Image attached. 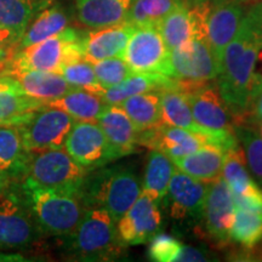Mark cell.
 Returning <instances> with one entry per match:
<instances>
[{
	"label": "cell",
	"instance_id": "cell-1",
	"mask_svg": "<svg viewBox=\"0 0 262 262\" xmlns=\"http://www.w3.org/2000/svg\"><path fill=\"white\" fill-rule=\"evenodd\" d=\"M261 49L262 3H258L245 11L237 34L225 49L217 75L219 93L234 116V124L249 113Z\"/></svg>",
	"mask_w": 262,
	"mask_h": 262
},
{
	"label": "cell",
	"instance_id": "cell-2",
	"mask_svg": "<svg viewBox=\"0 0 262 262\" xmlns=\"http://www.w3.org/2000/svg\"><path fill=\"white\" fill-rule=\"evenodd\" d=\"M142 192L134 170L124 165L97 168L88 171L79 198L85 209H104L116 222L119 220Z\"/></svg>",
	"mask_w": 262,
	"mask_h": 262
},
{
	"label": "cell",
	"instance_id": "cell-3",
	"mask_svg": "<svg viewBox=\"0 0 262 262\" xmlns=\"http://www.w3.org/2000/svg\"><path fill=\"white\" fill-rule=\"evenodd\" d=\"M16 183L42 235L67 237L73 233L86 210L79 196L40 187L26 180Z\"/></svg>",
	"mask_w": 262,
	"mask_h": 262
},
{
	"label": "cell",
	"instance_id": "cell-4",
	"mask_svg": "<svg viewBox=\"0 0 262 262\" xmlns=\"http://www.w3.org/2000/svg\"><path fill=\"white\" fill-rule=\"evenodd\" d=\"M71 256L79 261H110L119 257L125 245L117 234V222L107 210H85L80 224L67 235Z\"/></svg>",
	"mask_w": 262,
	"mask_h": 262
},
{
	"label": "cell",
	"instance_id": "cell-5",
	"mask_svg": "<svg viewBox=\"0 0 262 262\" xmlns=\"http://www.w3.org/2000/svg\"><path fill=\"white\" fill-rule=\"evenodd\" d=\"M84 35L67 27L37 44L17 49L6 60L3 74L14 70H34L61 74L62 67L84 58Z\"/></svg>",
	"mask_w": 262,
	"mask_h": 262
},
{
	"label": "cell",
	"instance_id": "cell-6",
	"mask_svg": "<svg viewBox=\"0 0 262 262\" xmlns=\"http://www.w3.org/2000/svg\"><path fill=\"white\" fill-rule=\"evenodd\" d=\"M220 64L206 38V21L193 19V38L170 51L168 77L179 89L217 79Z\"/></svg>",
	"mask_w": 262,
	"mask_h": 262
},
{
	"label": "cell",
	"instance_id": "cell-7",
	"mask_svg": "<svg viewBox=\"0 0 262 262\" xmlns=\"http://www.w3.org/2000/svg\"><path fill=\"white\" fill-rule=\"evenodd\" d=\"M88 170L79 165L64 148H48L28 152L22 180L40 187L79 196Z\"/></svg>",
	"mask_w": 262,
	"mask_h": 262
},
{
	"label": "cell",
	"instance_id": "cell-8",
	"mask_svg": "<svg viewBox=\"0 0 262 262\" xmlns=\"http://www.w3.org/2000/svg\"><path fill=\"white\" fill-rule=\"evenodd\" d=\"M182 91L187 96L194 120L210 134L212 145L220 147L225 152L238 145L234 123L231 120L232 112L217 88L206 83Z\"/></svg>",
	"mask_w": 262,
	"mask_h": 262
},
{
	"label": "cell",
	"instance_id": "cell-9",
	"mask_svg": "<svg viewBox=\"0 0 262 262\" xmlns=\"http://www.w3.org/2000/svg\"><path fill=\"white\" fill-rule=\"evenodd\" d=\"M40 237L41 232L14 182L0 196V250H26Z\"/></svg>",
	"mask_w": 262,
	"mask_h": 262
},
{
	"label": "cell",
	"instance_id": "cell-10",
	"mask_svg": "<svg viewBox=\"0 0 262 262\" xmlns=\"http://www.w3.org/2000/svg\"><path fill=\"white\" fill-rule=\"evenodd\" d=\"M74 123V118L64 111L44 104L17 127L26 150L34 152L48 148H63Z\"/></svg>",
	"mask_w": 262,
	"mask_h": 262
},
{
	"label": "cell",
	"instance_id": "cell-11",
	"mask_svg": "<svg viewBox=\"0 0 262 262\" xmlns=\"http://www.w3.org/2000/svg\"><path fill=\"white\" fill-rule=\"evenodd\" d=\"M63 148L88 171L106 166L117 159L102 129L95 122H75Z\"/></svg>",
	"mask_w": 262,
	"mask_h": 262
},
{
	"label": "cell",
	"instance_id": "cell-12",
	"mask_svg": "<svg viewBox=\"0 0 262 262\" xmlns=\"http://www.w3.org/2000/svg\"><path fill=\"white\" fill-rule=\"evenodd\" d=\"M169 54L157 27H137L127 41L123 58L134 73H159L168 77Z\"/></svg>",
	"mask_w": 262,
	"mask_h": 262
},
{
	"label": "cell",
	"instance_id": "cell-13",
	"mask_svg": "<svg viewBox=\"0 0 262 262\" xmlns=\"http://www.w3.org/2000/svg\"><path fill=\"white\" fill-rule=\"evenodd\" d=\"M208 188L209 183L198 181L175 169L162 203L173 220L199 221L203 219Z\"/></svg>",
	"mask_w": 262,
	"mask_h": 262
},
{
	"label": "cell",
	"instance_id": "cell-14",
	"mask_svg": "<svg viewBox=\"0 0 262 262\" xmlns=\"http://www.w3.org/2000/svg\"><path fill=\"white\" fill-rule=\"evenodd\" d=\"M159 203L141 192L129 210L117 221V234L123 245L149 243L162 228V212Z\"/></svg>",
	"mask_w": 262,
	"mask_h": 262
},
{
	"label": "cell",
	"instance_id": "cell-15",
	"mask_svg": "<svg viewBox=\"0 0 262 262\" xmlns=\"http://www.w3.org/2000/svg\"><path fill=\"white\" fill-rule=\"evenodd\" d=\"M245 11V4L241 0H216L211 4L206 19V38L219 64L226 47L237 34Z\"/></svg>",
	"mask_w": 262,
	"mask_h": 262
},
{
	"label": "cell",
	"instance_id": "cell-16",
	"mask_svg": "<svg viewBox=\"0 0 262 262\" xmlns=\"http://www.w3.org/2000/svg\"><path fill=\"white\" fill-rule=\"evenodd\" d=\"M235 206L231 189L220 178L209 183L206 192L203 219L208 234L220 244H228L229 229L233 222Z\"/></svg>",
	"mask_w": 262,
	"mask_h": 262
},
{
	"label": "cell",
	"instance_id": "cell-17",
	"mask_svg": "<svg viewBox=\"0 0 262 262\" xmlns=\"http://www.w3.org/2000/svg\"><path fill=\"white\" fill-rule=\"evenodd\" d=\"M139 145L149 149L162 150L170 159L175 160L210 143L204 137L188 130L160 124L152 129L140 131Z\"/></svg>",
	"mask_w": 262,
	"mask_h": 262
},
{
	"label": "cell",
	"instance_id": "cell-18",
	"mask_svg": "<svg viewBox=\"0 0 262 262\" xmlns=\"http://www.w3.org/2000/svg\"><path fill=\"white\" fill-rule=\"evenodd\" d=\"M117 159L135 152L140 131L120 106L107 104L97 119Z\"/></svg>",
	"mask_w": 262,
	"mask_h": 262
},
{
	"label": "cell",
	"instance_id": "cell-19",
	"mask_svg": "<svg viewBox=\"0 0 262 262\" xmlns=\"http://www.w3.org/2000/svg\"><path fill=\"white\" fill-rule=\"evenodd\" d=\"M134 29V26L122 24L86 33L84 35V58L95 63L111 57H123Z\"/></svg>",
	"mask_w": 262,
	"mask_h": 262
},
{
	"label": "cell",
	"instance_id": "cell-20",
	"mask_svg": "<svg viewBox=\"0 0 262 262\" xmlns=\"http://www.w3.org/2000/svg\"><path fill=\"white\" fill-rule=\"evenodd\" d=\"M3 75L15 78L27 96L48 103L74 89L61 74L34 70H14Z\"/></svg>",
	"mask_w": 262,
	"mask_h": 262
},
{
	"label": "cell",
	"instance_id": "cell-21",
	"mask_svg": "<svg viewBox=\"0 0 262 262\" xmlns=\"http://www.w3.org/2000/svg\"><path fill=\"white\" fill-rule=\"evenodd\" d=\"M41 106L44 103L22 91L15 78L0 77V126H19Z\"/></svg>",
	"mask_w": 262,
	"mask_h": 262
},
{
	"label": "cell",
	"instance_id": "cell-22",
	"mask_svg": "<svg viewBox=\"0 0 262 262\" xmlns=\"http://www.w3.org/2000/svg\"><path fill=\"white\" fill-rule=\"evenodd\" d=\"M133 0H75L77 18L91 29L126 24Z\"/></svg>",
	"mask_w": 262,
	"mask_h": 262
},
{
	"label": "cell",
	"instance_id": "cell-23",
	"mask_svg": "<svg viewBox=\"0 0 262 262\" xmlns=\"http://www.w3.org/2000/svg\"><path fill=\"white\" fill-rule=\"evenodd\" d=\"M159 94L160 100H162L163 124L191 131L193 134L204 137L212 145L210 134L205 127L201 126L195 122L187 96L182 90L179 89L178 85L159 90Z\"/></svg>",
	"mask_w": 262,
	"mask_h": 262
},
{
	"label": "cell",
	"instance_id": "cell-24",
	"mask_svg": "<svg viewBox=\"0 0 262 262\" xmlns=\"http://www.w3.org/2000/svg\"><path fill=\"white\" fill-rule=\"evenodd\" d=\"M225 150L214 145H204L193 153L172 160L175 166L198 181L211 183L221 178Z\"/></svg>",
	"mask_w": 262,
	"mask_h": 262
},
{
	"label": "cell",
	"instance_id": "cell-25",
	"mask_svg": "<svg viewBox=\"0 0 262 262\" xmlns=\"http://www.w3.org/2000/svg\"><path fill=\"white\" fill-rule=\"evenodd\" d=\"M176 80L159 73H133L114 86L108 88L102 95L107 104L119 106L127 97L148 91H159L165 88L176 86Z\"/></svg>",
	"mask_w": 262,
	"mask_h": 262
},
{
	"label": "cell",
	"instance_id": "cell-26",
	"mask_svg": "<svg viewBox=\"0 0 262 262\" xmlns=\"http://www.w3.org/2000/svg\"><path fill=\"white\" fill-rule=\"evenodd\" d=\"M45 104L64 111L74 118L75 122H97L98 117L107 107L101 95L78 88Z\"/></svg>",
	"mask_w": 262,
	"mask_h": 262
},
{
	"label": "cell",
	"instance_id": "cell-27",
	"mask_svg": "<svg viewBox=\"0 0 262 262\" xmlns=\"http://www.w3.org/2000/svg\"><path fill=\"white\" fill-rule=\"evenodd\" d=\"M139 131L163 124L162 100L159 91H148L127 97L119 104Z\"/></svg>",
	"mask_w": 262,
	"mask_h": 262
},
{
	"label": "cell",
	"instance_id": "cell-28",
	"mask_svg": "<svg viewBox=\"0 0 262 262\" xmlns=\"http://www.w3.org/2000/svg\"><path fill=\"white\" fill-rule=\"evenodd\" d=\"M28 152L17 126H0V170L15 182L24 178Z\"/></svg>",
	"mask_w": 262,
	"mask_h": 262
},
{
	"label": "cell",
	"instance_id": "cell-29",
	"mask_svg": "<svg viewBox=\"0 0 262 262\" xmlns=\"http://www.w3.org/2000/svg\"><path fill=\"white\" fill-rule=\"evenodd\" d=\"M173 170L175 164L165 153L158 149H150L145 166L142 192L162 203L168 191Z\"/></svg>",
	"mask_w": 262,
	"mask_h": 262
},
{
	"label": "cell",
	"instance_id": "cell-30",
	"mask_svg": "<svg viewBox=\"0 0 262 262\" xmlns=\"http://www.w3.org/2000/svg\"><path fill=\"white\" fill-rule=\"evenodd\" d=\"M70 15L67 10L60 5H54L45 9L35 21L27 27L19 40L18 49L37 44L45 39L56 35L68 27Z\"/></svg>",
	"mask_w": 262,
	"mask_h": 262
},
{
	"label": "cell",
	"instance_id": "cell-31",
	"mask_svg": "<svg viewBox=\"0 0 262 262\" xmlns=\"http://www.w3.org/2000/svg\"><path fill=\"white\" fill-rule=\"evenodd\" d=\"M169 52L193 38V22L189 8L182 3L172 9L157 26Z\"/></svg>",
	"mask_w": 262,
	"mask_h": 262
},
{
	"label": "cell",
	"instance_id": "cell-32",
	"mask_svg": "<svg viewBox=\"0 0 262 262\" xmlns=\"http://www.w3.org/2000/svg\"><path fill=\"white\" fill-rule=\"evenodd\" d=\"M221 178L227 183L233 195L243 194L258 187L257 183L249 173L244 150L239 143L225 153Z\"/></svg>",
	"mask_w": 262,
	"mask_h": 262
},
{
	"label": "cell",
	"instance_id": "cell-33",
	"mask_svg": "<svg viewBox=\"0 0 262 262\" xmlns=\"http://www.w3.org/2000/svg\"><path fill=\"white\" fill-rule=\"evenodd\" d=\"M183 0H133L126 24L134 27H157Z\"/></svg>",
	"mask_w": 262,
	"mask_h": 262
},
{
	"label": "cell",
	"instance_id": "cell-34",
	"mask_svg": "<svg viewBox=\"0 0 262 262\" xmlns=\"http://www.w3.org/2000/svg\"><path fill=\"white\" fill-rule=\"evenodd\" d=\"M229 241L251 250L262 241V214L235 208Z\"/></svg>",
	"mask_w": 262,
	"mask_h": 262
},
{
	"label": "cell",
	"instance_id": "cell-35",
	"mask_svg": "<svg viewBox=\"0 0 262 262\" xmlns=\"http://www.w3.org/2000/svg\"><path fill=\"white\" fill-rule=\"evenodd\" d=\"M37 6V0H0V26L11 29L21 40Z\"/></svg>",
	"mask_w": 262,
	"mask_h": 262
},
{
	"label": "cell",
	"instance_id": "cell-36",
	"mask_svg": "<svg viewBox=\"0 0 262 262\" xmlns=\"http://www.w3.org/2000/svg\"><path fill=\"white\" fill-rule=\"evenodd\" d=\"M234 133L244 150L249 171L262 185V137L253 127L243 124L234 125Z\"/></svg>",
	"mask_w": 262,
	"mask_h": 262
},
{
	"label": "cell",
	"instance_id": "cell-37",
	"mask_svg": "<svg viewBox=\"0 0 262 262\" xmlns=\"http://www.w3.org/2000/svg\"><path fill=\"white\" fill-rule=\"evenodd\" d=\"M61 75L67 80L68 84L78 88V89L91 91V93L101 95V96L104 93V89L98 83L96 74H95L93 63L85 58L63 66Z\"/></svg>",
	"mask_w": 262,
	"mask_h": 262
},
{
	"label": "cell",
	"instance_id": "cell-38",
	"mask_svg": "<svg viewBox=\"0 0 262 262\" xmlns=\"http://www.w3.org/2000/svg\"><path fill=\"white\" fill-rule=\"evenodd\" d=\"M95 74L104 90L119 84L134 73L123 57H111L93 63Z\"/></svg>",
	"mask_w": 262,
	"mask_h": 262
},
{
	"label": "cell",
	"instance_id": "cell-39",
	"mask_svg": "<svg viewBox=\"0 0 262 262\" xmlns=\"http://www.w3.org/2000/svg\"><path fill=\"white\" fill-rule=\"evenodd\" d=\"M183 245L178 238L169 234H158L150 239L148 248L149 260L157 262L180 261Z\"/></svg>",
	"mask_w": 262,
	"mask_h": 262
},
{
	"label": "cell",
	"instance_id": "cell-40",
	"mask_svg": "<svg viewBox=\"0 0 262 262\" xmlns=\"http://www.w3.org/2000/svg\"><path fill=\"white\" fill-rule=\"evenodd\" d=\"M233 202L237 209H244V210L262 214V189H260V187L251 189L243 194L233 195Z\"/></svg>",
	"mask_w": 262,
	"mask_h": 262
},
{
	"label": "cell",
	"instance_id": "cell-41",
	"mask_svg": "<svg viewBox=\"0 0 262 262\" xmlns=\"http://www.w3.org/2000/svg\"><path fill=\"white\" fill-rule=\"evenodd\" d=\"M244 118L262 120V83L258 84L257 86L255 88L253 96H251V100H250V106H249V113ZM244 118H242L241 120H243ZM241 120H239V122H241Z\"/></svg>",
	"mask_w": 262,
	"mask_h": 262
},
{
	"label": "cell",
	"instance_id": "cell-42",
	"mask_svg": "<svg viewBox=\"0 0 262 262\" xmlns=\"http://www.w3.org/2000/svg\"><path fill=\"white\" fill-rule=\"evenodd\" d=\"M18 44L19 39L16 37L15 33L12 32L11 29L0 26V50L8 52L10 57L16 51L14 50V48L16 47L18 49Z\"/></svg>",
	"mask_w": 262,
	"mask_h": 262
},
{
	"label": "cell",
	"instance_id": "cell-43",
	"mask_svg": "<svg viewBox=\"0 0 262 262\" xmlns=\"http://www.w3.org/2000/svg\"><path fill=\"white\" fill-rule=\"evenodd\" d=\"M208 257L206 255L203 253V251L199 250V249L193 248V247H188V245H185L183 247L182 254L180 256V261H206Z\"/></svg>",
	"mask_w": 262,
	"mask_h": 262
},
{
	"label": "cell",
	"instance_id": "cell-44",
	"mask_svg": "<svg viewBox=\"0 0 262 262\" xmlns=\"http://www.w3.org/2000/svg\"><path fill=\"white\" fill-rule=\"evenodd\" d=\"M31 258H26L22 254L18 253H4L0 251V262H27Z\"/></svg>",
	"mask_w": 262,
	"mask_h": 262
},
{
	"label": "cell",
	"instance_id": "cell-45",
	"mask_svg": "<svg viewBox=\"0 0 262 262\" xmlns=\"http://www.w3.org/2000/svg\"><path fill=\"white\" fill-rule=\"evenodd\" d=\"M15 181L11 179V176L5 171H2L0 170V196H2L4 193L8 191V189L11 187V185Z\"/></svg>",
	"mask_w": 262,
	"mask_h": 262
},
{
	"label": "cell",
	"instance_id": "cell-46",
	"mask_svg": "<svg viewBox=\"0 0 262 262\" xmlns=\"http://www.w3.org/2000/svg\"><path fill=\"white\" fill-rule=\"evenodd\" d=\"M237 124H243V125H249L251 126L253 129L256 130V133L262 137V120H256V119H250V118H244L243 120ZM235 124V125H237Z\"/></svg>",
	"mask_w": 262,
	"mask_h": 262
},
{
	"label": "cell",
	"instance_id": "cell-47",
	"mask_svg": "<svg viewBox=\"0 0 262 262\" xmlns=\"http://www.w3.org/2000/svg\"><path fill=\"white\" fill-rule=\"evenodd\" d=\"M253 254H251V257H253L254 261H262V241L258 243L256 247L253 249Z\"/></svg>",
	"mask_w": 262,
	"mask_h": 262
},
{
	"label": "cell",
	"instance_id": "cell-48",
	"mask_svg": "<svg viewBox=\"0 0 262 262\" xmlns=\"http://www.w3.org/2000/svg\"><path fill=\"white\" fill-rule=\"evenodd\" d=\"M241 2L245 5H248V4L254 5V4H258V3H262V0H241Z\"/></svg>",
	"mask_w": 262,
	"mask_h": 262
},
{
	"label": "cell",
	"instance_id": "cell-49",
	"mask_svg": "<svg viewBox=\"0 0 262 262\" xmlns=\"http://www.w3.org/2000/svg\"><path fill=\"white\" fill-rule=\"evenodd\" d=\"M6 67V60H4V58H0V77L3 75V72H4Z\"/></svg>",
	"mask_w": 262,
	"mask_h": 262
},
{
	"label": "cell",
	"instance_id": "cell-50",
	"mask_svg": "<svg viewBox=\"0 0 262 262\" xmlns=\"http://www.w3.org/2000/svg\"><path fill=\"white\" fill-rule=\"evenodd\" d=\"M49 2H51V0H41V3H42V5H45V4H48Z\"/></svg>",
	"mask_w": 262,
	"mask_h": 262
},
{
	"label": "cell",
	"instance_id": "cell-51",
	"mask_svg": "<svg viewBox=\"0 0 262 262\" xmlns=\"http://www.w3.org/2000/svg\"><path fill=\"white\" fill-rule=\"evenodd\" d=\"M199 2H204V0H195V3H199Z\"/></svg>",
	"mask_w": 262,
	"mask_h": 262
}]
</instances>
